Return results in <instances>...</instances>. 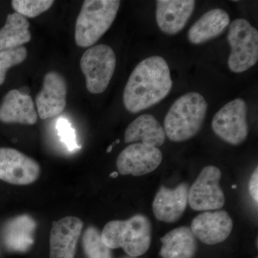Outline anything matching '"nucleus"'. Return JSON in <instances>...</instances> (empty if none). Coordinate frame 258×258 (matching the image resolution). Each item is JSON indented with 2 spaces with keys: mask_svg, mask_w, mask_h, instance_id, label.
<instances>
[{
  "mask_svg": "<svg viewBox=\"0 0 258 258\" xmlns=\"http://www.w3.org/2000/svg\"><path fill=\"white\" fill-rule=\"evenodd\" d=\"M170 70L161 56H151L139 62L129 76L123 101L132 113L147 109L164 100L172 88Z\"/></svg>",
  "mask_w": 258,
  "mask_h": 258,
  "instance_id": "1",
  "label": "nucleus"
},
{
  "mask_svg": "<svg viewBox=\"0 0 258 258\" xmlns=\"http://www.w3.org/2000/svg\"><path fill=\"white\" fill-rule=\"evenodd\" d=\"M208 104L200 93H186L171 105L164 119L168 138L181 142L192 138L203 127Z\"/></svg>",
  "mask_w": 258,
  "mask_h": 258,
  "instance_id": "2",
  "label": "nucleus"
},
{
  "mask_svg": "<svg viewBox=\"0 0 258 258\" xmlns=\"http://www.w3.org/2000/svg\"><path fill=\"white\" fill-rule=\"evenodd\" d=\"M152 223L147 217L136 215L127 220H113L105 225L101 238L110 249L122 248L132 257L147 252L152 243Z\"/></svg>",
  "mask_w": 258,
  "mask_h": 258,
  "instance_id": "3",
  "label": "nucleus"
},
{
  "mask_svg": "<svg viewBox=\"0 0 258 258\" xmlns=\"http://www.w3.org/2000/svg\"><path fill=\"white\" fill-rule=\"evenodd\" d=\"M120 1L86 0L76 23L75 40L81 47L92 46L104 35L116 18Z\"/></svg>",
  "mask_w": 258,
  "mask_h": 258,
  "instance_id": "4",
  "label": "nucleus"
},
{
  "mask_svg": "<svg viewBox=\"0 0 258 258\" xmlns=\"http://www.w3.org/2000/svg\"><path fill=\"white\" fill-rule=\"evenodd\" d=\"M227 40L231 48L229 69L235 74L245 72L258 60V32L245 19H236L230 24Z\"/></svg>",
  "mask_w": 258,
  "mask_h": 258,
  "instance_id": "5",
  "label": "nucleus"
},
{
  "mask_svg": "<svg viewBox=\"0 0 258 258\" xmlns=\"http://www.w3.org/2000/svg\"><path fill=\"white\" fill-rule=\"evenodd\" d=\"M115 66L116 57L111 47L101 44L88 49L81 59L88 91L93 94L104 92L111 82Z\"/></svg>",
  "mask_w": 258,
  "mask_h": 258,
  "instance_id": "6",
  "label": "nucleus"
},
{
  "mask_svg": "<svg viewBox=\"0 0 258 258\" xmlns=\"http://www.w3.org/2000/svg\"><path fill=\"white\" fill-rule=\"evenodd\" d=\"M247 107L241 98L231 101L220 108L212 122L213 132L220 139L232 145H238L247 139L249 126Z\"/></svg>",
  "mask_w": 258,
  "mask_h": 258,
  "instance_id": "7",
  "label": "nucleus"
},
{
  "mask_svg": "<svg viewBox=\"0 0 258 258\" xmlns=\"http://www.w3.org/2000/svg\"><path fill=\"white\" fill-rule=\"evenodd\" d=\"M222 172L215 166L204 168L189 190L188 204L195 211L220 210L225 203L220 186Z\"/></svg>",
  "mask_w": 258,
  "mask_h": 258,
  "instance_id": "8",
  "label": "nucleus"
},
{
  "mask_svg": "<svg viewBox=\"0 0 258 258\" xmlns=\"http://www.w3.org/2000/svg\"><path fill=\"white\" fill-rule=\"evenodd\" d=\"M36 161L12 148L0 147V180L14 185H28L40 175Z\"/></svg>",
  "mask_w": 258,
  "mask_h": 258,
  "instance_id": "9",
  "label": "nucleus"
},
{
  "mask_svg": "<svg viewBox=\"0 0 258 258\" xmlns=\"http://www.w3.org/2000/svg\"><path fill=\"white\" fill-rule=\"evenodd\" d=\"M162 159V153L157 147L134 143L120 153L116 166L121 175L144 176L156 170Z\"/></svg>",
  "mask_w": 258,
  "mask_h": 258,
  "instance_id": "10",
  "label": "nucleus"
},
{
  "mask_svg": "<svg viewBox=\"0 0 258 258\" xmlns=\"http://www.w3.org/2000/svg\"><path fill=\"white\" fill-rule=\"evenodd\" d=\"M67 91V83L62 75L55 71L45 74L41 91L35 98L37 113L41 119L54 118L64 111Z\"/></svg>",
  "mask_w": 258,
  "mask_h": 258,
  "instance_id": "11",
  "label": "nucleus"
},
{
  "mask_svg": "<svg viewBox=\"0 0 258 258\" xmlns=\"http://www.w3.org/2000/svg\"><path fill=\"white\" fill-rule=\"evenodd\" d=\"M83 227L79 217L69 216L52 222L50 258H74Z\"/></svg>",
  "mask_w": 258,
  "mask_h": 258,
  "instance_id": "12",
  "label": "nucleus"
},
{
  "mask_svg": "<svg viewBox=\"0 0 258 258\" xmlns=\"http://www.w3.org/2000/svg\"><path fill=\"white\" fill-rule=\"evenodd\" d=\"M190 228L199 240L213 245L221 243L230 236L233 222L227 212H204L194 219Z\"/></svg>",
  "mask_w": 258,
  "mask_h": 258,
  "instance_id": "13",
  "label": "nucleus"
},
{
  "mask_svg": "<svg viewBox=\"0 0 258 258\" xmlns=\"http://www.w3.org/2000/svg\"><path fill=\"white\" fill-rule=\"evenodd\" d=\"M189 190L186 183H181L174 189L161 186L152 204L156 218L166 223L177 222L187 207Z\"/></svg>",
  "mask_w": 258,
  "mask_h": 258,
  "instance_id": "14",
  "label": "nucleus"
},
{
  "mask_svg": "<svg viewBox=\"0 0 258 258\" xmlns=\"http://www.w3.org/2000/svg\"><path fill=\"white\" fill-rule=\"evenodd\" d=\"M192 0L157 1L156 19L159 29L167 35H176L184 29L195 10Z\"/></svg>",
  "mask_w": 258,
  "mask_h": 258,
  "instance_id": "15",
  "label": "nucleus"
},
{
  "mask_svg": "<svg viewBox=\"0 0 258 258\" xmlns=\"http://www.w3.org/2000/svg\"><path fill=\"white\" fill-rule=\"evenodd\" d=\"M0 121L5 123L34 125L37 113L30 95L13 89L5 95L0 104Z\"/></svg>",
  "mask_w": 258,
  "mask_h": 258,
  "instance_id": "16",
  "label": "nucleus"
},
{
  "mask_svg": "<svg viewBox=\"0 0 258 258\" xmlns=\"http://www.w3.org/2000/svg\"><path fill=\"white\" fill-rule=\"evenodd\" d=\"M164 128L155 117L143 114L137 117L128 125L124 134L125 144L142 142L149 147H160L165 142Z\"/></svg>",
  "mask_w": 258,
  "mask_h": 258,
  "instance_id": "17",
  "label": "nucleus"
},
{
  "mask_svg": "<svg viewBox=\"0 0 258 258\" xmlns=\"http://www.w3.org/2000/svg\"><path fill=\"white\" fill-rule=\"evenodd\" d=\"M230 22V16L225 10L220 8L210 10L190 28L188 40L194 45L205 43L221 35Z\"/></svg>",
  "mask_w": 258,
  "mask_h": 258,
  "instance_id": "18",
  "label": "nucleus"
},
{
  "mask_svg": "<svg viewBox=\"0 0 258 258\" xmlns=\"http://www.w3.org/2000/svg\"><path fill=\"white\" fill-rule=\"evenodd\" d=\"M163 258H193L198 250L197 238L189 227H180L161 239Z\"/></svg>",
  "mask_w": 258,
  "mask_h": 258,
  "instance_id": "19",
  "label": "nucleus"
},
{
  "mask_svg": "<svg viewBox=\"0 0 258 258\" xmlns=\"http://www.w3.org/2000/svg\"><path fill=\"white\" fill-rule=\"evenodd\" d=\"M30 23L18 13L8 15L6 23L0 29V51L21 47L31 40Z\"/></svg>",
  "mask_w": 258,
  "mask_h": 258,
  "instance_id": "20",
  "label": "nucleus"
},
{
  "mask_svg": "<svg viewBox=\"0 0 258 258\" xmlns=\"http://www.w3.org/2000/svg\"><path fill=\"white\" fill-rule=\"evenodd\" d=\"M35 225L29 217L15 218L7 225L3 234L5 245L10 249L23 251L32 243V233Z\"/></svg>",
  "mask_w": 258,
  "mask_h": 258,
  "instance_id": "21",
  "label": "nucleus"
},
{
  "mask_svg": "<svg viewBox=\"0 0 258 258\" xmlns=\"http://www.w3.org/2000/svg\"><path fill=\"white\" fill-rule=\"evenodd\" d=\"M83 247L87 258H112L111 249L101 238V232L94 227H89L83 236Z\"/></svg>",
  "mask_w": 258,
  "mask_h": 258,
  "instance_id": "22",
  "label": "nucleus"
},
{
  "mask_svg": "<svg viewBox=\"0 0 258 258\" xmlns=\"http://www.w3.org/2000/svg\"><path fill=\"white\" fill-rule=\"evenodd\" d=\"M53 3L52 0H13L11 4L18 14L33 18L47 11Z\"/></svg>",
  "mask_w": 258,
  "mask_h": 258,
  "instance_id": "23",
  "label": "nucleus"
},
{
  "mask_svg": "<svg viewBox=\"0 0 258 258\" xmlns=\"http://www.w3.org/2000/svg\"><path fill=\"white\" fill-rule=\"evenodd\" d=\"M27 57L28 51L23 46L0 51V86L5 83L8 70L22 63Z\"/></svg>",
  "mask_w": 258,
  "mask_h": 258,
  "instance_id": "24",
  "label": "nucleus"
},
{
  "mask_svg": "<svg viewBox=\"0 0 258 258\" xmlns=\"http://www.w3.org/2000/svg\"><path fill=\"white\" fill-rule=\"evenodd\" d=\"M56 127L61 141L69 151L74 152L79 149L80 146L76 140V132L69 120L66 118H60L57 121Z\"/></svg>",
  "mask_w": 258,
  "mask_h": 258,
  "instance_id": "25",
  "label": "nucleus"
},
{
  "mask_svg": "<svg viewBox=\"0 0 258 258\" xmlns=\"http://www.w3.org/2000/svg\"><path fill=\"white\" fill-rule=\"evenodd\" d=\"M248 189L249 195L253 199L254 203L257 204L258 202V170L257 167L254 169L250 179L249 181Z\"/></svg>",
  "mask_w": 258,
  "mask_h": 258,
  "instance_id": "26",
  "label": "nucleus"
},
{
  "mask_svg": "<svg viewBox=\"0 0 258 258\" xmlns=\"http://www.w3.org/2000/svg\"><path fill=\"white\" fill-rule=\"evenodd\" d=\"M19 92L21 93L23 95L30 94V88L26 86H22L18 89Z\"/></svg>",
  "mask_w": 258,
  "mask_h": 258,
  "instance_id": "27",
  "label": "nucleus"
},
{
  "mask_svg": "<svg viewBox=\"0 0 258 258\" xmlns=\"http://www.w3.org/2000/svg\"><path fill=\"white\" fill-rule=\"evenodd\" d=\"M118 172H116V171H115V172L112 173L111 174V177L115 178L117 177L118 176Z\"/></svg>",
  "mask_w": 258,
  "mask_h": 258,
  "instance_id": "28",
  "label": "nucleus"
},
{
  "mask_svg": "<svg viewBox=\"0 0 258 258\" xmlns=\"http://www.w3.org/2000/svg\"><path fill=\"white\" fill-rule=\"evenodd\" d=\"M113 145L112 144V145H110L109 147H108V149H107V152L110 153L111 152L112 149H113Z\"/></svg>",
  "mask_w": 258,
  "mask_h": 258,
  "instance_id": "29",
  "label": "nucleus"
},
{
  "mask_svg": "<svg viewBox=\"0 0 258 258\" xmlns=\"http://www.w3.org/2000/svg\"><path fill=\"white\" fill-rule=\"evenodd\" d=\"M232 188H233V189H235L236 188V185H234L233 186H232Z\"/></svg>",
  "mask_w": 258,
  "mask_h": 258,
  "instance_id": "30",
  "label": "nucleus"
},
{
  "mask_svg": "<svg viewBox=\"0 0 258 258\" xmlns=\"http://www.w3.org/2000/svg\"><path fill=\"white\" fill-rule=\"evenodd\" d=\"M256 258H257V257H256Z\"/></svg>",
  "mask_w": 258,
  "mask_h": 258,
  "instance_id": "31",
  "label": "nucleus"
}]
</instances>
